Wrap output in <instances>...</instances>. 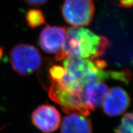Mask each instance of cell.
<instances>
[{"instance_id":"6da1fadb","label":"cell","mask_w":133,"mask_h":133,"mask_svg":"<svg viewBox=\"0 0 133 133\" xmlns=\"http://www.w3.org/2000/svg\"><path fill=\"white\" fill-rule=\"evenodd\" d=\"M66 38L62 50L56 55L57 61L66 58H89L101 57L110 46L107 38L99 36L90 30L72 26L66 30Z\"/></svg>"},{"instance_id":"7a4b0ae2","label":"cell","mask_w":133,"mask_h":133,"mask_svg":"<svg viewBox=\"0 0 133 133\" xmlns=\"http://www.w3.org/2000/svg\"><path fill=\"white\" fill-rule=\"evenodd\" d=\"M64 67L66 74L78 81L83 87L91 83L101 82L112 79L128 84L132 74L129 70L104 71L99 69L91 59L66 58Z\"/></svg>"},{"instance_id":"3957f363","label":"cell","mask_w":133,"mask_h":133,"mask_svg":"<svg viewBox=\"0 0 133 133\" xmlns=\"http://www.w3.org/2000/svg\"><path fill=\"white\" fill-rule=\"evenodd\" d=\"M10 62L12 69L17 74L26 76L39 69L42 58L35 47L29 44H20L11 50Z\"/></svg>"},{"instance_id":"277c9868","label":"cell","mask_w":133,"mask_h":133,"mask_svg":"<svg viewBox=\"0 0 133 133\" xmlns=\"http://www.w3.org/2000/svg\"><path fill=\"white\" fill-rule=\"evenodd\" d=\"M49 96L51 100L60 105L64 112L77 113L83 116L90 114L84 98V91L80 92H70L61 89L56 83L50 86Z\"/></svg>"},{"instance_id":"5b68a950","label":"cell","mask_w":133,"mask_h":133,"mask_svg":"<svg viewBox=\"0 0 133 133\" xmlns=\"http://www.w3.org/2000/svg\"><path fill=\"white\" fill-rule=\"evenodd\" d=\"M92 0H65L62 12L65 21L74 26H87L94 14Z\"/></svg>"},{"instance_id":"8992f818","label":"cell","mask_w":133,"mask_h":133,"mask_svg":"<svg viewBox=\"0 0 133 133\" xmlns=\"http://www.w3.org/2000/svg\"><path fill=\"white\" fill-rule=\"evenodd\" d=\"M31 121L34 126L42 132L51 133L59 128L61 124V115L53 106L43 105L33 111Z\"/></svg>"},{"instance_id":"52a82bcc","label":"cell","mask_w":133,"mask_h":133,"mask_svg":"<svg viewBox=\"0 0 133 133\" xmlns=\"http://www.w3.org/2000/svg\"><path fill=\"white\" fill-rule=\"evenodd\" d=\"M131 104L129 94L119 86L110 89L103 102L104 114L110 116H115L125 112Z\"/></svg>"},{"instance_id":"ba28073f","label":"cell","mask_w":133,"mask_h":133,"mask_svg":"<svg viewBox=\"0 0 133 133\" xmlns=\"http://www.w3.org/2000/svg\"><path fill=\"white\" fill-rule=\"evenodd\" d=\"M66 30L63 26H46L39 35V45L48 54H56L61 51L66 38Z\"/></svg>"},{"instance_id":"9c48e42d","label":"cell","mask_w":133,"mask_h":133,"mask_svg":"<svg viewBox=\"0 0 133 133\" xmlns=\"http://www.w3.org/2000/svg\"><path fill=\"white\" fill-rule=\"evenodd\" d=\"M61 133H92V124L85 116L71 113L63 118Z\"/></svg>"},{"instance_id":"30bf717a","label":"cell","mask_w":133,"mask_h":133,"mask_svg":"<svg viewBox=\"0 0 133 133\" xmlns=\"http://www.w3.org/2000/svg\"><path fill=\"white\" fill-rule=\"evenodd\" d=\"M84 98L89 111H93L101 107L109 89L102 81L89 83L84 87Z\"/></svg>"},{"instance_id":"8fae6325","label":"cell","mask_w":133,"mask_h":133,"mask_svg":"<svg viewBox=\"0 0 133 133\" xmlns=\"http://www.w3.org/2000/svg\"><path fill=\"white\" fill-rule=\"evenodd\" d=\"M26 21L30 27L35 29L45 24V18L40 10L30 9L26 14Z\"/></svg>"},{"instance_id":"7c38bea8","label":"cell","mask_w":133,"mask_h":133,"mask_svg":"<svg viewBox=\"0 0 133 133\" xmlns=\"http://www.w3.org/2000/svg\"><path fill=\"white\" fill-rule=\"evenodd\" d=\"M115 133H133V112L124 115Z\"/></svg>"},{"instance_id":"4fadbf2b","label":"cell","mask_w":133,"mask_h":133,"mask_svg":"<svg viewBox=\"0 0 133 133\" xmlns=\"http://www.w3.org/2000/svg\"><path fill=\"white\" fill-rule=\"evenodd\" d=\"M49 75L55 83H59L64 78L66 70L64 67L60 65H54L49 69Z\"/></svg>"},{"instance_id":"5bb4252c","label":"cell","mask_w":133,"mask_h":133,"mask_svg":"<svg viewBox=\"0 0 133 133\" xmlns=\"http://www.w3.org/2000/svg\"><path fill=\"white\" fill-rule=\"evenodd\" d=\"M26 3L33 6H39L44 4L48 0H24Z\"/></svg>"},{"instance_id":"9a60e30c","label":"cell","mask_w":133,"mask_h":133,"mask_svg":"<svg viewBox=\"0 0 133 133\" xmlns=\"http://www.w3.org/2000/svg\"><path fill=\"white\" fill-rule=\"evenodd\" d=\"M119 4L121 7L125 8L133 7V0H119Z\"/></svg>"},{"instance_id":"2e32d148","label":"cell","mask_w":133,"mask_h":133,"mask_svg":"<svg viewBox=\"0 0 133 133\" xmlns=\"http://www.w3.org/2000/svg\"><path fill=\"white\" fill-rule=\"evenodd\" d=\"M94 64L96 66H97L98 68L101 70H103L107 66V63H106L105 61H102V60H100V59H96L94 61H93Z\"/></svg>"},{"instance_id":"e0dca14e","label":"cell","mask_w":133,"mask_h":133,"mask_svg":"<svg viewBox=\"0 0 133 133\" xmlns=\"http://www.w3.org/2000/svg\"><path fill=\"white\" fill-rule=\"evenodd\" d=\"M3 54H4V50H3V48L0 46V61H1V59H2Z\"/></svg>"}]
</instances>
